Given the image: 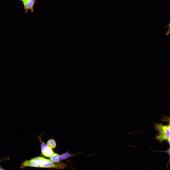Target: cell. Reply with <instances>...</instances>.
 <instances>
[{
    "instance_id": "2",
    "label": "cell",
    "mask_w": 170,
    "mask_h": 170,
    "mask_svg": "<svg viewBox=\"0 0 170 170\" xmlns=\"http://www.w3.org/2000/svg\"><path fill=\"white\" fill-rule=\"evenodd\" d=\"M170 123L168 125H164L161 123H155L154 127L158 131L157 135L155 136L156 139L160 142L165 140H170Z\"/></svg>"
},
{
    "instance_id": "6",
    "label": "cell",
    "mask_w": 170,
    "mask_h": 170,
    "mask_svg": "<svg viewBox=\"0 0 170 170\" xmlns=\"http://www.w3.org/2000/svg\"><path fill=\"white\" fill-rule=\"evenodd\" d=\"M60 155L57 153H54L50 157V160L53 163L59 164L60 163L59 160Z\"/></svg>"
},
{
    "instance_id": "5",
    "label": "cell",
    "mask_w": 170,
    "mask_h": 170,
    "mask_svg": "<svg viewBox=\"0 0 170 170\" xmlns=\"http://www.w3.org/2000/svg\"><path fill=\"white\" fill-rule=\"evenodd\" d=\"M83 153H77L74 154H71L68 152H67L60 155L59 158V161L68 158L74 157L75 155L79 154H82Z\"/></svg>"
},
{
    "instance_id": "4",
    "label": "cell",
    "mask_w": 170,
    "mask_h": 170,
    "mask_svg": "<svg viewBox=\"0 0 170 170\" xmlns=\"http://www.w3.org/2000/svg\"><path fill=\"white\" fill-rule=\"evenodd\" d=\"M37 0H25L22 2L26 13L28 10H30L31 12H34V6Z\"/></svg>"
},
{
    "instance_id": "7",
    "label": "cell",
    "mask_w": 170,
    "mask_h": 170,
    "mask_svg": "<svg viewBox=\"0 0 170 170\" xmlns=\"http://www.w3.org/2000/svg\"><path fill=\"white\" fill-rule=\"evenodd\" d=\"M47 145L51 149L55 148L56 147V144L55 140L53 139L49 140L47 143Z\"/></svg>"
},
{
    "instance_id": "10",
    "label": "cell",
    "mask_w": 170,
    "mask_h": 170,
    "mask_svg": "<svg viewBox=\"0 0 170 170\" xmlns=\"http://www.w3.org/2000/svg\"><path fill=\"white\" fill-rule=\"evenodd\" d=\"M19 0L21 1L22 2L24 1L25 0Z\"/></svg>"
},
{
    "instance_id": "3",
    "label": "cell",
    "mask_w": 170,
    "mask_h": 170,
    "mask_svg": "<svg viewBox=\"0 0 170 170\" xmlns=\"http://www.w3.org/2000/svg\"><path fill=\"white\" fill-rule=\"evenodd\" d=\"M41 143V149L42 153L44 156L47 157H50L54 153L51 148L46 144L39 138Z\"/></svg>"
},
{
    "instance_id": "8",
    "label": "cell",
    "mask_w": 170,
    "mask_h": 170,
    "mask_svg": "<svg viewBox=\"0 0 170 170\" xmlns=\"http://www.w3.org/2000/svg\"><path fill=\"white\" fill-rule=\"evenodd\" d=\"M8 158H6V157H3V158H2L0 160V169L1 167L0 165V164L1 162L3 161L4 160H7L8 159Z\"/></svg>"
},
{
    "instance_id": "9",
    "label": "cell",
    "mask_w": 170,
    "mask_h": 170,
    "mask_svg": "<svg viewBox=\"0 0 170 170\" xmlns=\"http://www.w3.org/2000/svg\"><path fill=\"white\" fill-rule=\"evenodd\" d=\"M0 170H6L5 169H4L3 168H2L1 167L0 169Z\"/></svg>"
},
{
    "instance_id": "1",
    "label": "cell",
    "mask_w": 170,
    "mask_h": 170,
    "mask_svg": "<svg viewBox=\"0 0 170 170\" xmlns=\"http://www.w3.org/2000/svg\"><path fill=\"white\" fill-rule=\"evenodd\" d=\"M66 166V164L63 163L55 164L49 159L42 157H38L28 160H25L20 164V168L23 169L27 167H32L62 169Z\"/></svg>"
}]
</instances>
